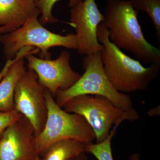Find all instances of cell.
I'll return each mask as SVG.
<instances>
[{
	"instance_id": "obj_10",
	"label": "cell",
	"mask_w": 160,
	"mask_h": 160,
	"mask_svg": "<svg viewBox=\"0 0 160 160\" xmlns=\"http://www.w3.org/2000/svg\"><path fill=\"white\" fill-rule=\"evenodd\" d=\"M33 126L22 116L0 139V160H41L36 147Z\"/></svg>"
},
{
	"instance_id": "obj_8",
	"label": "cell",
	"mask_w": 160,
	"mask_h": 160,
	"mask_svg": "<svg viewBox=\"0 0 160 160\" xmlns=\"http://www.w3.org/2000/svg\"><path fill=\"white\" fill-rule=\"evenodd\" d=\"M28 68L38 76L39 82L55 98L59 90L69 89L79 79L81 75L72 69L69 52L63 51L54 60L38 58L33 54L25 57Z\"/></svg>"
},
{
	"instance_id": "obj_11",
	"label": "cell",
	"mask_w": 160,
	"mask_h": 160,
	"mask_svg": "<svg viewBox=\"0 0 160 160\" xmlns=\"http://www.w3.org/2000/svg\"><path fill=\"white\" fill-rule=\"evenodd\" d=\"M39 50L32 46H26L22 50L18 58L9 67L0 81V111L15 110V89L18 80L26 71L24 58L29 54L39 53Z\"/></svg>"
},
{
	"instance_id": "obj_7",
	"label": "cell",
	"mask_w": 160,
	"mask_h": 160,
	"mask_svg": "<svg viewBox=\"0 0 160 160\" xmlns=\"http://www.w3.org/2000/svg\"><path fill=\"white\" fill-rule=\"evenodd\" d=\"M46 89L38 80L33 70H26L18 80L15 89V110L27 118L34 128L35 137L42 132L46 124L48 108Z\"/></svg>"
},
{
	"instance_id": "obj_9",
	"label": "cell",
	"mask_w": 160,
	"mask_h": 160,
	"mask_svg": "<svg viewBox=\"0 0 160 160\" xmlns=\"http://www.w3.org/2000/svg\"><path fill=\"white\" fill-rule=\"evenodd\" d=\"M95 0H83L70 10V23L76 31L78 54L87 55L102 52L104 46L98 41L97 29L103 22Z\"/></svg>"
},
{
	"instance_id": "obj_1",
	"label": "cell",
	"mask_w": 160,
	"mask_h": 160,
	"mask_svg": "<svg viewBox=\"0 0 160 160\" xmlns=\"http://www.w3.org/2000/svg\"><path fill=\"white\" fill-rule=\"evenodd\" d=\"M131 0H107L103 23L111 42L146 65L160 64V49L146 40Z\"/></svg>"
},
{
	"instance_id": "obj_16",
	"label": "cell",
	"mask_w": 160,
	"mask_h": 160,
	"mask_svg": "<svg viewBox=\"0 0 160 160\" xmlns=\"http://www.w3.org/2000/svg\"><path fill=\"white\" fill-rule=\"evenodd\" d=\"M60 0H38L36 3L37 6L39 9L42 17L40 19V22L42 25H45L47 23L54 24L58 22L53 17L52 14V9L55 3ZM83 0H69V6L72 8L76 6Z\"/></svg>"
},
{
	"instance_id": "obj_2",
	"label": "cell",
	"mask_w": 160,
	"mask_h": 160,
	"mask_svg": "<svg viewBox=\"0 0 160 160\" xmlns=\"http://www.w3.org/2000/svg\"><path fill=\"white\" fill-rule=\"evenodd\" d=\"M98 41L104 46L102 52L103 69L116 90L126 93L147 90L158 74L160 64L143 66L139 60L132 58L111 42L103 23L98 26Z\"/></svg>"
},
{
	"instance_id": "obj_13",
	"label": "cell",
	"mask_w": 160,
	"mask_h": 160,
	"mask_svg": "<svg viewBox=\"0 0 160 160\" xmlns=\"http://www.w3.org/2000/svg\"><path fill=\"white\" fill-rule=\"evenodd\" d=\"M86 144L73 139L62 140L52 144L41 158V160H69L86 152Z\"/></svg>"
},
{
	"instance_id": "obj_23",
	"label": "cell",
	"mask_w": 160,
	"mask_h": 160,
	"mask_svg": "<svg viewBox=\"0 0 160 160\" xmlns=\"http://www.w3.org/2000/svg\"><path fill=\"white\" fill-rule=\"evenodd\" d=\"M34 1H35V2H38V0H34Z\"/></svg>"
},
{
	"instance_id": "obj_3",
	"label": "cell",
	"mask_w": 160,
	"mask_h": 160,
	"mask_svg": "<svg viewBox=\"0 0 160 160\" xmlns=\"http://www.w3.org/2000/svg\"><path fill=\"white\" fill-rule=\"evenodd\" d=\"M62 108L70 113L81 115L91 127L96 143L106 140L112 126L117 128L125 121L139 118L135 109L125 111L116 107L109 99L98 95H82L72 98Z\"/></svg>"
},
{
	"instance_id": "obj_6",
	"label": "cell",
	"mask_w": 160,
	"mask_h": 160,
	"mask_svg": "<svg viewBox=\"0 0 160 160\" xmlns=\"http://www.w3.org/2000/svg\"><path fill=\"white\" fill-rule=\"evenodd\" d=\"M39 15L32 16L20 28L0 35V42L4 46L7 60L14 58L18 52L26 46L37 48L40 50L41 58L46 59H51L49 49L52 47L62 46L67 49H77L75 34L62 36L49 31L38 20Z\"/></svg>"
},
{
	"instance_id": "obj_12",
	"label": "cell",
	"mask_w": 160,
	"mask_h": 160,
	"mask_svg": "<svg viewBox=\"0 0 160 160\" xmlns=\"http://www.w3.org/2000/svg\"><path fill=\"white\" fill-rule=\"evenodd\" d=\"M41 14L34 0H0V27L16 29L29 18Z\"/></svg>"
},
{
	"instance_id": "obj_15",
	"label": "cell",
	"mask_w": 160,
	"mask_h": 160,
	"mask_svg": "<svg viewBox=\"0 0 160 160\" xmlns=\"http://www.w3.org/2000/svg\"><path fill=\"white\" fill-rule=\"evenodd\" d=\"M116 132V128L113 127L110 131L108 137L103 142L86 145V152L91 153L98 160H114L112 156L111 142Z\"/></svg>"
},
{
	"instance_id": "obj_17",
	"label": "cell",
	"mask_w": 160,
	"mask_h": 160,
	"mask_svg": "<svg viewBox=\"0 0 160 160\" xmlns=\"http://www.w3.org/2000/svg\"><path fill=\"white\" fill-rule=\"evenodd\" d=\"M22 116V115L16 110L9 112L0 111V139L6 129Z\"/></svg>"
},
{
	"instance_id": "obj_5",
	"label": "cell",
	"mask_w": 160,
	"mask_h": 160,
	"mask_svg": "<svg viewBox=\"0 0 160 160\" xmlns=\"http://www.w3.org/2000/svg\"><path fill=\"white\" fill-rule=\"evenodd\" d=\"M85 72L69 89L59 90L56 95L57 104L62 108L72 98L82 95H98L109 99L118 108L125 111L134 109L130 96L116 90L103 69L102 52L87 55L83 58Z\"/></svg>"
},
{
	"instance_id": "obj_22",
	"label": "cell",
	"mask_w": 160,
	"mask_h": 160,
	"mask_svg": "<svg viewBox=\"0 0 160 160\" xmlns=\"http://www.w3.org/2000/svg\"><path fill=\"white\" fill-rule=\"evenodd\" d=\"M140 155L138 152H134L129 157V160H141Z\"/></svg>"
},
{
	"instance_id": "obj_21",
	"label": "cell",
	"mask_w": 160,
	"mask_h": 160,
	"mask_svg": "<svg viewBox=\"0 0 160 160\" xmlns=\"http://www.w3.org/2000/svg\"><path fill=\"white\" fill-rule=\"evenodd\" d=\"M15 29L10 28V27H7V26H1L0 27V33H6L8 32H11Z\"/></svg>"
},
{
	"instance_id": "obj_4",
	"label": "cell",
	"mask_w": 160,
	"mask_h": 160,
	"mask_svg": "<svg viewBox=\"0 0 160 160\" xmlns=\"http://www.w3.org/2000/svg\"><path fill=\"white\" fill-rule=\"evenodd\" d=\"M45 95L47 120L42 131L35 138L37 152L41 158L52 144L62 140H77L86 145L93 143L95 140L94 132L82 116L65 111L46 89Z\"/></svg>"
},
{
	"instance_id": "obj_18",
	"label": "cell",
	"mask_w": 160,
	"mask_h": 160,
	"mask_svg": "<svg viewBox=\"0 0 160 160\" xmlns=\"http://www.w3.org/2000/svg\"><path fill=\"white\" fill-rule=\"evenodd\" d=\"M22 50L19 52L17 55L14 58L12 59L7 60L5 66H4V67H3L2 70H1V71L0 72V81H1V80L4 77V76L6 75V72H7L8 70H9L10 66L16 61L17 59L19 57L20 54L22 53Z\"/></svg>"
},
{
	"instance_id": "obj_20",
	"label": "cell",
	"mask_w": 160,
	"mask_h": 160,
	"mask_svg": "<svg viewBox=\"0 0 160 160\" xmlns=\"http://www.w3.org/2000/svg\"><path fill=\"white\" fill-rule=\"evenodd\" d=\"M148 115L150 117L156 116L160 115V106L155 107V108H152L147 112Z\"/></svg>"
},
{
	"instance_id": "obj_14",
	"label": "cell",
	"mask_w": 160,
	"mask_h": 160,
	"mask_svg": "<svg viewBox=\"0 0 160 160\" xmlns=\"http://www.w3.org/2000/svg\"><path fill=\"white\" fill-rule=\"evenodd\" d=\"M134 9L146 12L150 17L155 28L158 38L160 37V0H131Z\"/></svg>"
},
{
	"instance_id": "obj_19",
	"label": "cell",
	"mask_w": 160,
	"mask_h": 160,
	"mask_svg": "<svg viewBox=\"0 0 160 160\" xmlns=\"http://www.w3.org/2000/svg\"><path fill=\"white\" fill-rule=\"evenodd\" d=\"M69 160H89L87 152H82Z\"/></svg>"
}]
</instances>
